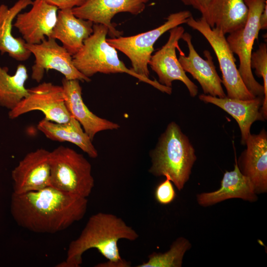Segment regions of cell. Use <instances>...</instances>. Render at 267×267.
I'll return each mask as SVG.
<instances>
[{
    "instance_id": "1",
    "label": "cell",
    "mask_w": 267,
    "mask_h": 267,
    "mask_svg": "<svg viewBox=\"0 0 267 267\" xmlns=\"http://www.w3.org/2000/svg\"><path fill=\"white\" fill-rule=\"evenodd\" d=\"M88 203L87 198L50 185L38 191L14 193L11 212L21 227L36 233L53 234L82 220Z\"/></svg>"
},
{
    "instance_id": "2",
    "label": "cell",
    "mask_w": 267,
    "mask_h": 267,
    "mask_svg": "<svg viewBox=\"0 0 267 267\" xmlns=\"http://www.w3.org/2000/svg\"><path fill=\"white\" fill-rule=\"evenodd\" d=\"M138 237L136 231L121 218L110 213H96L89 217L79 236L70 243L66 260L56 267H79L83 254L95 248L108 260L95 267H130L131 262L120 256L118 242L122 239L134 241Z\"/></svg>"
},
{
    "instance_id": "3",
    "label": "cell",
    "mask_w": 267,
    "mask_h": 267,
    "mask_svg": "<svg viewBox=\"0 0 267 267\" xmlns=\"http://www.w3.org/2000/svg\"><path fill=\"white\" fill-rule=\"evenodd\" d=\"M150 156L149 172L156 177L168 178L179 191L189 179L197 159L188 137L175 122L168 125Z\"/></svg>"
},
{
    "instance_id": "4",
    "label": "cell",
    "mask_w": 267,
    "mask_h": 267,
    "mask_svg": "<svg viewBox=\"0 0 267 267\" xmlns=\"http://www.w3.org/2000/svg\"><path fill=\"white\" fill-rule=\"evenodd\" d=\"M108 33L106 26L93 24L92 33L84 41L81 49L72 56L74 66L80 72L89 78L97 73H126L163 92L172 93V87L164 86L156 80L142 77L127 68L119 59L117 49L107 42Z\"/></svg>"
},
{
    "instance_id": "5",
    "label": "cell",
    "mask_w": 267,
    "mask_h": 267,
    "mask_svg": "<svg viewBox=\"0 0 267 267\" xmlns=\"http://www.w3.org/2000/svg\"><path fill=\"white\" fill-rule=\"evenodd\" d=\"M50 186L87 198L94 186L91 166L82 154L59 146L50 151Z\"/></svg>"
},
{
    "instance_id": "6",
    "label": "cell",
    "mask_w": 267,
    "mask_h": 267,
    "mask_svg": "<svg viewBox=\"0 0 267 267\" xmlns=\"http://www.w3.org/2000/svg\"><path fill=\"white\" fill-rule=\"evenodd\" d=\"M192 15L190 11L182 10L171 13L160 26L135 35L106 38L107 42L125 54L130 60L131 69L137 74L149 78L148 63L158 39L171 29L186 23Z\"/></svg>"
},
{
    "instance_id": "7",
    "label": "cell",
    "mask_w": 267,
    "mask_h": 267,
    "mask_svg": "<svg viewBox=\"0 0 267 267\" xmlns=\"http://www.w3.org/2000/svg\"><path fill=\"white\" fill-rule=\"evenodd\" d=\"M248 9V15L245 25L229 34L226 38L233 53L239 60L238 69L240 76L248 90L255 96L264 98L263 86L255 79L250 66L253 45L258 40L260 15L267 0H244Z\"/></svg>"
},
{
    "instance_id": "8",
    "label": "cell",
    "mask_w": 267,
    "mask_h": 267,
    "mask_svg": "<svg viewBox=\"0 0 267 267\" xmlns=\"http://www.w3.org/2000/svg\"><path fill=\"white\" fill-rule=\"evenodd\" d=\"M186 24L201 33L215 52L222 73V84L225 88L226 96L244 100L256 97L247 89L240 76L235 64L234 53L225 35L220 29L211 28L202 17L195 19L191 16Z\"/></svg>"
},
{
    "instance_id": "9",
    "label": "cell",
    "mask_w": 267,
    "mask_h": 267,
    "mask_svg": "<svg viewBox=\"0 0 267 267\" xmlns=\"http://www.w3.org/2000/svg\"><path fill=\"white\" fill-rule=\"evenodd\" d=\"M33 111H40L45 119L58 123H66L71 117L65 105L62 86L50 82L29 89L28 95L9 111L8 116L14 119Z\"/></svg>"
},
{
    "instance_id": "10",
    "label": "cell",
    "mask_w": 267,
    "mask_h": 267,
    "mask_svg": "<svg viewBox=\"0 0 267 267\" xmlns=\"http://www.w3.org/2000/svg\"><path fill=\"white\" fill-rule=\"evenodd\" d=\"M56 41L48 38L40 44H26L35 58L32 66V79L40 83L46 71L54 70L67 80L89 82L90 79L82 74L74 66L72 55Z\"/></svg>"
},
{
    "instance_id": "11",
    "label": "cell",
    "mask_w": 267,
    "mask_h": 267,
    "mask_svg": "<svg viewBox=\"0 0 267 267\" xmlns=\"http://www.w3.org/2000/svg\"><path fill=\"white\" fill-rule=\"evenodd\" d=\"M169 32L167 43L151 55L148 65L157 75L159 83L172 87L173 81H181L186 87L190 96L194 97L198 94V87L187 76L176 54V49L179 48L178 42L184 29L179 25L171 29Z\"/></svg>"
},
{
    "instance_id": "12",
    "label": "cell",
    "mask_w": 267,
    "mask_h": 267,
    "mask_svg": "<svg viewBox=\"0 0 267 267\" xmlns=\"http://www.w3.org/2000/svg\"><path fill=\"white\" fill-rule=\"evenodd\" d=\"M181 39L186 43L188 54L185 56L179 48L178 60L185 72L190 73L199 83L205 94L220 98L226 96L222 84V80L218 75L210 52H203L205 59L201 57L192 43V36L184 32Z\"/></svg>"
},
{
    "instance_id": "13",
    "label": "cell",
    "mask_w": 267,
    "mask_h": 267,
    "mask_svg": "<svg viewBox=\"0 0 267 267\" xmlns=\"http://www.w3.org/2000/svg\"><path fill=\"white\" fill-rule=\"evenodd\" d=\"M148 0H86L81 5L72 10L79 18L106 26L111 38H116L121 36L122 33L112 23L113 17L120 12L138 15L144 11Z\"/></svg>"
},
{
    "instance_id": "14",
    "label": "cell",
    "mask_w": 267,
    "mask_h": 267,
    "mask_svg": "<svg viewBox=\"0 0 267 267\" xmlns=\"http://www.w3.org/2000/svg\"><path fill=\"white\" fill-rule=\"evenodd\" d=\"M50 151L39 148L27 153L12 172L14 193L38 191L50 185Z\"/></svg>"
},
{
    "instance_id": "15",
    "label": "cell",
    "mask_w": 267,
    "mask_h": 267,
    "mask_svg": "<svg viewBox=\"0 0 267 267\" xmlns=\"http://www.w3.org/2000/svg\"><path fill=\"white\" fill-rule=\"evenodd\" d=\"M31 5L29 11L18 14L13 26L27 44H38L51 38L58 8L43 0H34Z\"/></svg>"
},
{
    "instance_id": "16",
    "label": "cell",
    "mask_w": 267,
    "mask_h": 267,
    "mask_svg": "<svg viewBox=\"0 0 267 267\" xmlns=\"http://www.w3.org/2000/svg\"><path fill=\"white\" fill-rule=\"evenodd\" d=\"M246 148L236 162L241 173L250 180L257 194L267 191V133L263 129L248 137Z\"/></svg>"
},
{
    "instance_id": "17",
    "label": "cell",
    "mask_w": 267,
    "mask_h": 267,
    "mask_svg": "<svg viewBox=\"0 0 267 267\" xmlns=\"http://www.w3.org/2000/svg\"><path fill=\"white\" fill-rule=\"evenodd\" d=\"M62 86L68 112L71 116L80 123L92 141L99 132L119 128L118 124L100 118L90 111L83 101L80 81L67 80L64 78L62 80Z\"/></svg>"
},
{
    "instance_id": "18",
    "label": "cell",
    "mask_w": 267,
    "mask_h": 267,
    "mask_svg": "<svg viewBox=\"0 0 267 267\" xmlns=\"http://www.w3.org/2000/svg\"><path fill=\"white\" fill-rule=\"evenodd\" d=\"M199 98L207 103L214 104L230 115L237 122L241 132V143L245 145L250 134V128L253 123L257 121H265L261 112L264 98L256 97L251 99H240L213 96L201 94Z\"/></svg>"
},
{
    "instance_id": "19",
    "label": "cell",
    "mask_w": 267,
    "mask_h": 267,
    "mask_svg": "<svg viewBox=\"0 0 267 267\" xmlns=\"http://www.w3.org/2000/svg\"><path fill=\"white\" fill-rule=\"evenodd\" d=\"M248 15L244 0H211L202 17L211 28L220 29L225 35L242 28Z\"/></svg>"
},
{
    "instance_id": "20",
    "label": "cell",
    "mask_w": 267,
    "mask_h": 267,
    "mask_svg": "<svg viewBox=\"0 0 267 267\" xmlns=\"http://www.w3.org/2000/svg\"><path fill=\"white\" fill-rule=\"evenodd\" d=\"M231 198H240L251 202L258 199L250 180L241 173L236 162L233 171L224 174L220 189L197 195L198 204L203 207Z\"/></svg>"
},
{
    "instance_id": "21",
    "label": "cell",
    "mask_w": 267,
    "mask_h": 267,
    "mask_svg": "<svg viewBox=\"0 0 267 267\" xmlns=\"http://www.w3.org/2000/svg\"><path fill=\"white\" fill-rule=\"evenodd\" d=\"M72 9H58L56 23L50 38L59 41L73 56L92 33L94 23L77 17Z\"/></svg>"
},
{
    "instance_id": "22",
    "label": "cell",
    "mask_w": 267,
    "mask_h": 267,
    "mask_svg": "<svg viewBox=\"0 0 267 267\" xmlns=\"http://www.w3.org/2000/svg\"><path fill=\"white\" fill-rule=\"evenodd\" d=\"M33 2L32 0H18L10 8L4 4L0 5V52L7 53L18 61L28 60L32 54L22 38H16L12 35L13 21L18 14Z\"/></svg>"
},
{
    "instance_id": "23",
    "label": "cell",
    "mask_w": 267,
    "mask_h": 267,
    "mask_svg": "<svg viewBox=\"0 0 267 267\" xmlns=\"http://www.w3.org/2000/svg\"><path fill=\"white\" fill-rule=\"evenodd\" d=\"M37 129L48 139L75 144L91 158L98 156V152L80 123L73 117L64 123H58L44 118L37 125Z\"/></svg>"
},
{
    "instance_id": "24",
    "label": "cell",
    "mask_w": 267,
    "mask_h": 267,
    "mask_svg": "<svg viewBox=\"0 0 267 267\" xmlns=\"http://www.w3.org/2000/svg\"><path fill=\"white\" fill-rule=\"evenodd\" d=\"M28 78L26 67L19 64L15 73L10 75L6 67L0 65V106L10 110L29 94V89L25 87Z\"/></svg>"
},
{
    "instance_id": "25",
    "label": "cell",
    "mask_w": 267,
    "mask_h": 267,
    "mask_svg": "<svg viewBox=\"0 0 267 267\" xmlns=\"http://www.w3.org/2000/svg\"><path fill=\"white\" fill-rule=\"evenodd\" d=\"M191 247V244L186 238H178L165 253L153 252L148 256L146 262L137 267H180L185 252Z\"/></svg>"
},
{
    "instance_id": "26",
    "label": "cell",
    "mask_w": 267,
    "mask_h": 267,
    "mask_svg": "<svg viewBox=\"0 0 267 267\" xmlns=\"http://www.w3.org/2000/svg\"><path fill=\"white\" fill-rule=\"evenodd\" d=\"M251 69H255V72L259 78H263L264 98L261 112L264 118H267V44L263 43L260 44L255 52H252L250 59Z\"/></svg>"
},
{
    "instance_id": "27",
    "label": "cell",
    "mask_w": 267,
    "mask_h": 267,
    "mask_svg": "<svg viewBox=\"0 0 267 267\" xmlns=\"http://www.w3.org/2000/svg\"><path fill=\"white\" fill-rule=\"evenodd\" d=\"M166 179L156 187L155 196L157 201L161 204L167 205L175 199L176 192L172 181L166 178Z\"/></svg>"
},
{
    "instance_id": "28",
    "label": "cell",
    "mask_w": 267,
    "mask_h": 267,
    "mask_svg": "<svg viewBox=\"0 0 267 267\" xmlns=\"http://www.w3.org/2000/svg\"><path fill=\"white\" fill-rule=\"evenodd\" d=\"M58 8L72 9L81 5L86 0H43Z\"/></svg>"
},
{
    "instance_id": "29",
    "label": "cell",
    "mask_w": 267,
    "mask_h": 267,
    "mask_svg": "<svg viewBox=\"0 0 267 267\" xmlns=\"http://www.w3.org/2000/svg\"><path fill=\"white\" fill-rule=\"evenodd\" d=\"M211 0H180L185 5L192 7L199 11L201 15L205 12Z\"/></svg>"
},
{
    "instance_id": "30",
    "label": "cell",
    "mask_w": 267,
    "mask_h": 267,
    "mask_svg": "<svg viewBox=\"0 0 267 267\" xmlns=\"http://www.w3.org/2000/svg\"><path fill=\"white\" fill-rule=\"evenodd\" d=\"M259 27L261 30H267V3L260 15L259 20Z\"/></svg>"
}]
</instances>
